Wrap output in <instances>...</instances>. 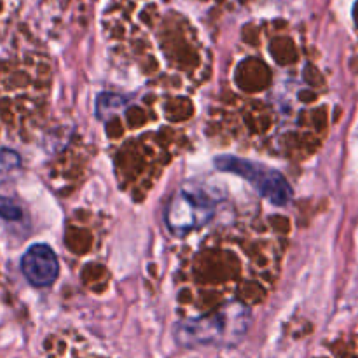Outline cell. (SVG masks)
<instances>
[{"label": "cell", "instance_id": "2", "mask_svg": "<svg viewBox=\"0 0 358 358\" xmlns=\"http://www.w3.org/2000/svg\"><path fill=\"white\" fill-rule=\"evenodd\" d=\"M285 219L248 217L215 227L178 255L177 310L189 322L264 303L282 273Z\"/></svg>", "mask_w": 358, "mask_h": 358}, {"label": "cell", "instance_id": "4", "mask_svg": "<svg viewBox=\"0 0 358 358\" xmlns=\"http://www.w3.org/2000/svg\"><path fill=\"white\" fill-rule=\"evenodd\" d=\"M51 93L52 72L44 58L0 59V145L28 143L37 136Z\"/></svg>", "mask_w": 358, "mask_h": 358}, {"label": "cell", "instance_id": "1", "mask_svg": "<svg viewBox=\"0 0 358 358\" xmlns=\"http://www.w3.org/2000/svg\"><path fill=\"white\" fill-rule=\"evenodd\" d=\"M322 79L290 42L234 59L208 112L213 143L278 159L313 154L325 133Z\"/></svg>", "mask_w": 358, "mask_h": 358}, {"label": "cell", "instance_id": "5", "mask_svg": "<svg viewBox=\"0 0 358 358\" xmlns=\"http://www.w3.org/2000/svg\"><path fill=\"white\" fill-rule=\"evenodd\" d=\"M45 358H117L77 331H58L44 341Z\"/></svg>", "mask_w": 358, "mask_h": 358}, {"label": "cell", "instance_id": "6", "mask_svg": "<svg viewBox=\"0 0 358 358\" xmlns=\"http://www.w3.org/2000/svg\"><path fill=\"white\" fill-rule=\"evenodd\" d=\"M21 269L28 282L35 287H49L59 273L56 254L48 245H34L21 259Z\"/></svg>", "mask_w": 358, "mask_h": 358}, {"label": "cell", "instance_id": "7", "mask_svg": "<svg viewBox=\"0 0 358 358\" xmlns=\"http://www.w3.org/2000/svg\"><path fill=\"white\" fill-rule=\"evenodd\" d=\"M0 215L6 217V219H16L20 215V210L9 201V199L0 198Z\"/></svg>", "mask_w": 358, "mask_h": 358}, {"label": "cell", "instance_id": "3", "mask_svg": "<svg viewBox=\"0 0 358 358\" xmlns=\"http://www.w3.org/2000/svg\"><path fill=\"white\" fill-rule=\"evenodd\" d=\"M192 115L189 96L154 91L108 121L115 178L133 201H143L168 164L189 145L185 122Z\"/></svg>", "mask_w": 358, "mask_h": 358}]
</instances>
